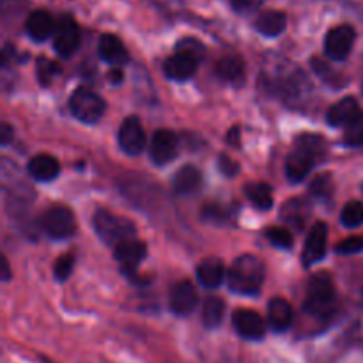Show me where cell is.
Listing matches in <instances>:
<instances>
[{"instance_id":"30bf717a","label":"cell","mask_w":363,"mask_h":363,"mask_svg":"<svg viewBox=\"0 0 363 363\" xmlns=\"http://www.w3.org/2000/svg\"><path fill=\"white\" fill-rule=\"evenodd\" d=\"M326 243H328V227L325 222H318L312 227L307 241H305L303 252H301V261L305 268L318 264L326 255Z\"/></svg>"},{"instance_id":"9c48e42d","label":"cell","mask_w":363,"mask_h":363,"mask_svg":"<svg viewBox=\"0 0 363 363\" xmlns=\"http://www.w3.org/2000/svg\"><path fill=\"white\" fill-rule=\"evenodd\" d=\"M119 145L126 155L137 156L145 147V131L137 116H130L119 128Z\"/></svg>"},{"instance_id":"484cf974","label":"cell","mask_w":363,"mask_h":363,"mask_svg":"<svg viewBox=\"0 0 363 363\" xmlns=\"http://www.w3.org/2000/svg\"><path fill=\"white\" fill-rule=\"evenodd\" d=\"M245 195H247L248 201L259 208L261 211H268L273 206V195L272 188L266 183H247L245 184Z\"/></svg>"},{"instance_id":"ba28073f","label":"cell","mask_w":363,"mask_h":363,"mask_svg":"<svg viewBox=\"0 0 363 363\" xmlns=\"http://www.w3.org/2000/svg\"><path fill=\"white\" fill-rule=\"evenodd\" d=\"M357 32L351 25L333 27L325 38V53L333 60H344L354 45Z\"/></svg>"},{"instance_id":"44dd1931","label":"cell","mask_w":363,"mask_h":363,"mask_svg":"<svg viewBox=\"0 0 363 363\" xmlns=\"http://www.w3.org/2000/svg\"><path fill=\"white\" fill-rule=\"evenodd\" d=\"M287 25V16L284 11L279 9H269L262 11L261 14L255 20V28L261 32L266 38H275V35H280L284 30H286Z\"/></svg>"},{"instance_id":"e575fe53","label":"cell","mask_w":363,"mask_h":363,"mask_svg":"<svg viewBox=\"0 0 363 363\" xmlns=\"http://www.w3.org/2000/svg\"><path fill=\"white\" fill-rule=\"evenodd\" d=\"M177 50H184V52L195 53V55H199L201 59L202 55H204V46H202V43L199 41V39H194V38L181 39V41L177 43Z\"/></svg>"},{"instance_id":"f1b7e54d","label":"cell","mask_w":363,"mask_h":363,"mask_svg":"<svg viewBox=\"0 0 363 363\" xmlns=\"http://www.w3.org/2000/svg\"><path fill=\"white\" fill-rule=\"evenodd\" d=\"M344 144L350 147H358L363 144V112L344 126Z\"/></svg>"},{"instance_id":"ab89813d","label":"cell","mask_w":363,"mask_h":363,"mask_svg":"<svg viewBox=\"0 0 363 363\" xmlns=\"http://www.w3.org/2000/svg\"><path fill=\"white\" fill-rule=\"evenodd\" d=\"M9 279H11L9 262H7V259L4 257L2 259V280H4V282H9Z\"/></svg>"},{"instance_id":"b9f144b4","label":"cell","mask_w":363,"mask_h":363,"mask_svg":"<svg viewBox=\"0 0 363 363\" xmlns=\"http://www.w3.org/2000/svg\"><path fill=\"white\" fill-rule=\"evenodd\" d=\"M238 128H233V130H230V133L227 135V142H230V144L233 145H238Z\"/></svg>"},{"instance_id":"e0dca14e","label":"cell","mask_w":363,"mask_h":363,"mask_svg":"<svg viewBox=\"0 0 363 363\" xmlns=\"http://www.w3.org/2000/svg\"><path fill=\"white\" fill-rule=\"evenodd\" d=\"M55 21H53L52 14L48 11L35 9L27 18V34L30 35V39L38 43L46 41L55 32Z\"/></svg>"},{"instance_id":"4dcf8cb0","label":"cell","mask_w":363,"mask_h":363,"mask_svg":"<svg viewBox=\"0 0 363 363\" xmlns=\"http://www.w3.org/2000/svg\"><path fill=\"white\" fill-rule=\"evenodd\" d=\"M266 238L277 248H286L287 250V248L293 247V234L284 227H272V229L266 230Z\"/></svg>"},{"instance_id":"52a82bcc","label":"cell","mask_w":363,"mask_h":363,"mask_svg":"<svg viewBox=\"0 0 363 363\" xmlns=\"http://www.w3.org/2000/svg\"><path fill=\"white\" fill-rule=\"evenodd\" d=\"M80 27L71 16H62L53 32V50L60 57H71L80 45Z\"/></svg>"},{"instance_id":"5bb4252c","label":"cell","mask_w":363,"mask_h":363,"mask_svg":"<svg viewBox=\"0 0 363 363\" xmlns=\"http://www.w3.org/2000/svg\"><path fill=\"white\" fill-rule=\"evenodd\" d=\"M199 294L197 287L190 280H181L170 291V311L176 315H188L197 308Z\"/></svg>"},{"instance_id":"74e56055","label":"cell","mask_w":363,"mask_h":363,"mask_svg":"<svg viewBox=\"0 0 363 363\" xmlns=\"http://www.w3.org/2000/svg\"><path fill=\"white\" fill-rule=\"evenodd\" d=\"M262 2L264 0H233V7L236 11H240V13H247V11H252L261 6Z\"/></svg>"},{"instance_id":"f546056e","label":"cell","mask_w":363,"mask_h":363,"mask_svg":"<svg viewBox=\"0 0 363 363\" xmlns=\"http://www.w3.org/2000/svg\"><path fill=\"white\" fill-rule=\"evenodd\" d=\"M60 73L59 66L53 60L46 59V57H39L38 59V78L41 85H50V82L53 80V77Z\"/></svg>"},{"instance_id":"8fae6325","label":"cell","mask_w":363,"mask_h":363,"mask_svg":"<svg viewBox=\"0 0 363 363\" xmlns=\"http://www.w3.org/2000/svg\"><path fill=\"white\" fill-rule=\"evenodd\" d=\"M179 142L174 131L170 130H158L151 138L149 145V155L156 165H167L177 156Z\"/></svg>"},{"instance_id":"4316f807","label":"cell","mask_w":363,"mask_h":363,"mask_svg":"<svg viewBox=\"0 0 363 363\" xmlns=\"http://www.w3.org/2000/svg\"><path fill=\"white\" fill-rule=\"evenodd\" d=\"M225 314V303L220 296H208L202 307V321L208 328H216Z\"/></svg>"},{"instance_id":"83f0119b","label":"cell","mask_w":363,"mask_h":363,"mask_svg":"<svg viewBox=\"0 0 363 363\" xmlns=\"http://www.w3.org/2000/svg\"><path fill=\"white\" fill-rule=\"evenodd\" d=\"M340 222L347 229H354L363 223V204L358 201H351L344 206L342 213H340Z\"/></svg>"},{"instance_id":"8992f818","label":"cell","mask_w":363,"mask_h":363,"mask_svg":"<svg viewBox=\"0 0 363 363\" xmlns=\"http://www.w3.org/2000/svg\"><path fill=\"white\" fill-rule=\"evenodd\" d=\"M43 230L55 240L73 236L77 230V220L71 209L66 206H52L41 218Z\"/></svg>"},{"instance_id":"cb8c5ba5","label":"cell","mask_w":363,"mask_h":363,"mask_svg":"<svg viewBox=\"0 0 363 363\" xmlns=\"http://www.w3.org/2000/svg\"><path fill=\"white\" fill-rule=\"evenodd\" d=\"M280 216H282V220L287 225L296 230H301L305 223L308 222V216H311V206L305 201H301V199H291V201H287L282 206Z\"/></svg>"},{"instance_id":"5b68a950","label":"cell","mask_w":363,"mask_h":363,"mask_svg":"<svg viewBox=\"0 0 363 363\" xmlns=\"http://www.w3.org/2000/svg\"><path fill=\"white\" fill-rule=\"evenodd\" d=\"M105 99L87 87H78L69 98V110L74 119L85 124H94L105 113Z\"/></svg>"},{"instance_id":"60d3db41","label":"cell","mask_w":363,"mask_h":363,"mask_svg":"<svg viewBox=\"0 0 363 363\" xmlns=\"http://www.w3.org/2000/svg\"><path fill=\"white\" fill-rule=\"evenodd\" d=\"M110 80H113L116 84H119V82L123 80V71H121L119 67H113V69L110 71Z\"/></svg>"},{"instance_id":"3957f363","label":"cell","mask_w":363,"mask_h":363,"mask_svg":"<svg viewBox=\"0 0 363 363\" xmlns=\"http://www.w3.org/2000/svg\"><path fill=\"white\" fill-rule=\"evenodd\" d=\"M337 294L332 277L325 272H319L311 277L307 284V298H305L303 308L307 314L314 318H328L335 311Z\"/></svg>"},{"instance_id":"4fadbf2b","label":"cell","mask_w":363,"mask_h":363,"mask_svg":"<svg viewBox=\"0 0 363 363\" xmlns=\"http://www.w3.org/2000/svg\"><path fill=\"white\" fill-rule=\"evenodd\" d=\"M199 60H201V57L195 55V53L177 50L172 57H169V59L165 60L163 71H165V74L170 80H188V78L194 77L195 71H197Z\"/></svg>"},{"instance_id":"2e32d148","label":"cell","mask_w":363,"mask_h":363,"mask_svg":"<svg viewBox=\"0 0 363 363\" xmlns=\"http://www.w3.org/2000/svg\"><path fill=\"white\" fill-rule=\"evenodd\" d=\"M98 53L105 62L112 64V66H121V64L128 62V50L123 45L117 35L113 34H103L98 43Z\"/></svg>"},{"instance_id":"f35d334b","label":"cell","mask_w":363,"mask_h":363,"mask_svg":"<svg viewBox=\"0 0 363 363\" xmlns=\"http://www.w3.org/2000/svg\"><path fill=\"white\" fill-rule=\"evenodd\" d=\"M11 135H13V131H11L9 124H6V123H4V124H2V133H0V138H2V144H4V145H6V144H9V140H11Z\"/></svg>"},{"instance_id":"d590c367","label":"cell","mask_w":363,"mask_h":363,"mask_svg":"<svg viewBox=\"0 0 363 363\" xmlns=\"http://www.w3.org/2000/svg\"><path fill=\"white\" fill-rule=\"evenodd\" d=\"M312 67H314V71L318 73V77H321L323 80H326L328 84H333V78H335V74H333L332 67L328 66L326 62H323L321 59H312Z\"/></svg>"},{"instance_id":"7a4b0ae2","label":"cell","mask_w":363,"mask_h":363,"mask_svg":"<svg viewBox=\"0 0 363 363\" xmlns=\"http://www.w3.org/2000/svg\"><path fill=\"white\" fill-rule=\"evenodd\" d=\"M266 279L264 262L252 254L238 257L227 273V284L234 294L254 296L261 291Z\"/></svg>"},{"instance_id":"836d02e7","label":"cell","mask_w":363,"mask_h":363,"mask_svg":"<svg viewBox=\"0 0 363 363\" xmlns=\"http://www.w3.org/2000/svg\"><path fill=\"white\" fill-rule=\"evenodd\" d=\"M335 250L342 255H351L358 254V252L363 250V238L362 236H351L346 238L344 241H340L335 247Z\"/></svg>"},{"instance_id":"7c38bea8","label":"cell","mask_w":363,"mask_h":363,"mask_svg":"<svg viewBox=\"0 0 363 363\" xmlns=\"http://www.w3.org/2000/svg\"><path fill=\"white\" fill-rule=\"evenodd\" d=\"M233 325L243 339L261 340L266 335L264 319L250 308H238L233 314Z\"/></svg>"},{"instance_id":"9a60e30c","label":"cell","mask_w":363,"mask_h":363,"mask_svg":"<svg viewBox=\"0 0 363 363\" xmlns=\"http://www.w3.org/2000/svg\"><path fill=\"white\" fill-rule=\"evenodd\" d=\"M145 252H147V247H145L144 241L137 240V238L124 240V241H121L117 247H113L116 259L121 262L123 269L130 277H133L137 266L140 264V261H144Z\"/></svg>"},{"instance_id":"603a6c76","label":"cell","mask_w":363,"mask_h":363,"mask_svg":"<svg viewBox=\"0 0 363 363\" xmlns=\"http://www.w3.org/2000/svg\"><path fill=\"white\" fill-rule=\"evenodd\" d=\"M27 170L35 181H45L46 183V181H52L59 176L60 165L52 155H35L28 162Z\"/></svg>"},{"instance_id":"d6a6232c","label":"cell","mask_w":363,"mask_h":363,"mask_svg":"<svg viewBox=\"0 0 363 363\" xmlns=\"http://www.w3.org/2000/svg\"><path fill=\"white\" fill-rule=\"evenodd\" d=\"M332 176L330 174H321V176L315 177L311 184V191L315 195V197H328L332 194Z\"/></svg>"},{"instance_id":"ac0fdd59","label":"cell","mask_w":363,"mask_h":363,"mask_svg":"<svg viewBox=\"0 0 363 363\" xmlns=\"http://www.w3.org/2000/svg\"><path fill=\"white\" fill-rule=\"evenodd\" d=\"M360 113V105H358V99L353 96H347V98L337 101L332 108L326 113V121H328L330 126L339 128L346 126L347 123L354 119V117Z\"/></svg>"},{"instance_id":"8d00e7d4","label":"cell","mask_w":363,"mask_h":363,"mask_svg":"<svg viewBox=\"0 0 363 363\" xmlns=\"http://www.w3.org/2000/svg\"><path fill=\"white\" fill-rule=\"evenodd\" d=\"M218 165H220V170H222L223 174H225V176H236L238 174V170H240V165H238L236 162H234V160H230L229 156L227 155H222L218 158Z\"/></svg>"},{"instance_id":"6da1fadb","label":"cell","mask_w":363,"mask_h":363,"mask_svg":"<svg viewBox=\"0 0 363 363\" xmlns=\"http://www.w3.org/2000/svg\"><path fill=\"white\" fill-rule=\"evenodd\" d=\"M326 156V144L319 135H300L286 160V176L293 183L303 181L312 167Z\"/></svg>"},{"instance_id":"d4e9b609","label":"cell","mask_w":363,"mask_h":363,"mask_svg":"<svg viewBox=\"0 0 363 363\" xmlns=\"http://www.w3.org/2000/svg\"><path fill=\"white\" fill-rule=\"evenodd\" d=\"M216 77L229 84H240L245 78V62L238 55H223L216 62Z\"/></svg>"},{"instance_id":"d6986e66","label":"cell","mask_w":363,"mask_h":363,"mask_svg":"<svg viewBox=\"0 0 363 363\" xmlns=\"http://www.w3.org/2000/svg\"><path fill=\"white\" fill-rule=\"evenodd\" d=\"M268 323L273 332H286L293 325V307L284 298H273L268 303Z\"/></svg>"},{"instance_id":"7402d4cb","label":"cell","mask_w":363,"mask_h":363,"mask_svg":"<svg viewBox=\"0 0 363 363\" xmlns=\"http://www.w3.org/2000/svg\"><path fill=\"white\" fill-rule=\"evenodd\" d=\"M174 191L179 195H191L202 186V174L195 165H184L174 176Z\"/></svg>"},{"instance_id":"1f68e13d","label":"cell","mask_w":363,"mask_h":363,"mask_svg":"<svg viewBox=\"0 0 363 363\" xmlns=\"http://www.w3.org/2000/svg\"><path fill=\"white\" fill-rule=\"evenodd\" d=\"M73 264H74V257L71 254L62 255L55 261V268H53V275L59 282H66L67 277L71 275L73 272Z\"/></svg>"},{"instance_id":"277c9868","label":"cell","mask_w":363,"mask_h":363,"mask_svg":"<svg viewBox=\"0 0 363 363\" xmlns=\"http://www.w3.org/2000/svg\"><path fill=\"white\" fill-rule=\"evenodd\" d=\"M94 230L103 243L110 245V247H117L121 241L135 238V225L126 218L112 215V213L105 211V209H98L94 215Z\"/></svg>"},{"instance_id":"ffe728a7","label":"cell","mask_w":363,"mask_h":363,"mask_svg":"<svg viewBox=\"0 0 363 363\" xmlns=\"http://www.w3.org/2000/svg\"><path fill=\"white\" fill-rule=\"evenodd\" d=\"M197 279L204 287H218L225 280V264L218 257H208L199 262Z\"/></svg>"}]
</instances>
